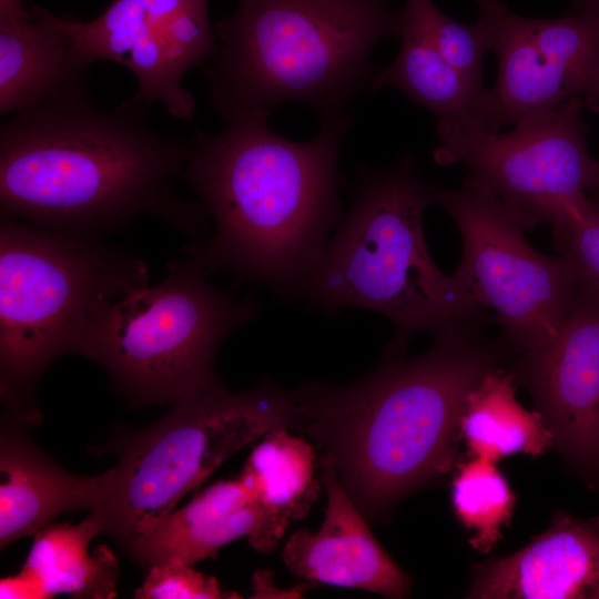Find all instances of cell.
Listing matches in <instances>:
<instances>
[{
  "label": "cell",
  "instance_id": "obj_16",
  "mask_svg": "<svg viewBox=\"0 0 599 599\" xmlns=\"http://www.w3.org/2000/svg\"><path fill=\"white\" fill-rule=\"evenodd\" d=\"M599 590V516L566 512L520 550L474 569L468 598L596 599Z\"/></svg>",
  "mask_w": 599,
  "mask_h": 599
},
{
  "label": "cell",
  "instance_id": "obj_27",
  "mask_svg": "<svg viewBox=\"0 0 599 599\" xmlns=\"http://www.w3.org/2000/svg\"><path fill=\"white\" fill-rule=\"evenodd\" d=\"M0 598L42 599L45 595L37 580L21 569L18 575L1 579Z\"/></svg>",
  "mask_w": 599,
  "mask_h": 599
},
{
  "label": "cell",
  "instance_id": "obj_4",
  "mask_svg": "<svg viewBox=\"0 0 599 599\" xmlns=\"http://www.w3.org/2000/svg\"><path fill=\"white\" fill-rule=\"evenodd\" d=\"M390 0H237L214 24L204 68L210 101L224 122L303 103L322 122L338 120L370 88V52L397 37Z\"/></svg>",
  "mask_w": 599,
  "mask_h": 599
},
{
  "label": "cell",
  "instance_id": "obj_23",
  "mask_svg": "<svg viewBox=\"0 0 599 599\" xmlns=\"http://www.w3.org/2000/svg\"><path fill=\"white\" fill-rule=\"evenodd\" d=\"M451 481V506L458 521L469 531V545L488 552L510 522L516 495L496 463L469 456L457 461Z\"/></svg>",
  "mask_w": 599,
  "mask_h": 599
},
{
  "label": "cell",
  "instance_id": "obj_2",
  "mask_svg": "<svg viewBox=\"0 0 599 599\" xmlns=\"http://www.w3.org/2000/svg\"><path fill=\"white\" fill-rule=\"evenodd\" d=\"M268 115L245 113L216 134L196 132L183 176L213 224L184 256L233 284L265 285L298 297L343 212L338 159L352 115L321 123L308 141L272 131Z\"/></svg>",
  "mask_w": 599,
  "mask_h": 599
},
{
  "label": "cell",
  "instance_id": "obj_12",
  "mask_svg": "<svg viewBox=\"0 0 599 599\" xmlns=\"http://www.w3.org/2000/svg\"><path fill=\"white\" fill-rule=\"evenodd\" d=\"M498 61L488 89L495 131L585 97L599 73V12L559 19L514 13L502 0H475Z\"/></svg>",
  "mask_w": 599,
  "mask_h": 599
},
{
  "label": "cell",
  "instance_id": "obj_22",
  "mask_svg": "<svg viewBox=\"0 0 599 599\" xmlns=\"http://www.w3.org/2000/svg\"><path fill=\"white\" fill-rule=\"evenodd\" d=\"M511 372L498 366L470 390L459 420V434L469 456L497 463L504 457L544 454L554 446L542 416L527 410L516 398Z\"/></svg>",
  "mask_w": 599,
  "mask_h": 599
},
{
  "label": "cell",
  "instance_id": "obj_18",
  "mask_svg": "<svg viewBox=\"0 0 599 599\" xmlns=\"http://www.w3.org/2000/svg\"><path fill=\"white\" fill-rule=\"evenodd\" d=\"M245 536L260 552L277 546L266 514L238 477L211 485L185 506L171 511L129 555L145 573L170 560L192 566L214 558L223 546Z\"/></svg>",
  "mask_w": 599,
  "mask_h": 599
},
{
  "label": "cell",
  "instance_id": "obj_15",
  "mask_svg": "<svg viewBox=\"0 0 599 599\" xmlns=\"http://www.w3.org/2000/svg\"><path fill=\"white\" fill-rule=\"evenodd\" d=\"M24 420L3 412L0 427V547L33 536L62 512L103 508L118 483L113 467L98 476L63 469L31 439Z\"/></svg>",
  "mask_w": 599,
  "mask_h": 599
},
{
  "label": "cell",
  "instance_id": "obj_20",
  "mask_svg": "<svg viewBox=\"0 0 599 599\" xmlns=\"http://www.w3.org/2000/svg\"><path fill=\"white\" fill-rule=\"evenodd\" d=\"M99 535H103L102 524L94 512L75 525L51 522L33 535L22 569L37 580L45 598L110 599L115 595L119 565L105 545L90 552V542Z\"/></svg>",
  "mask_w": 599,
  "mask_h": 599
},
{
  "label": "cell",
  "instance_id": "obj_7",
  "mask_svg": "<svg viewBox=\"0 0 599 599\" xmlns=\"http://www.w3.org/2000/svg\"><path fill=\"white\" fill-rule=\"evenodd\" d=\"M256 298L217 290L184 256L164 280L128 296L100 297L74 353L98 363L132 406L175 404L221 384L214 358L222 342L253 319Z\"/></svg>",
  "mask_w": 599,
  "mask_h": 599
},
{
  "label": "cell",
  "instance_id": "obj_24",
  "mask_svg": "<svg viewBox=\"0 0 599 599\" xmlns=\"http://www.w3.org/2000/svg\"><path fill=\"white\" fill-rule=\"evenodd\" d=\"M551 227L555 246L578 288L599 295V202L589 197Z\"/></svg>",
  "mask_w": 599,
  "mask_h": 599
},
{
  "label": "cell",
  "instance_id": "obj_10",
  "mask_svg": "<svg viewBox=\"0 0 599 599\" xmlns=\"http://www.w3.org/2000/svg\"><path fill=\"white\" fill-rule=\"evenodd\" d=\"M583 98L514 125L507 133L475 131L439 136V164H463L526 230L551 226L582 205L599 177L588 149Z\"/></svg>",
  "mask_w": 599,
  "mask_h": 599
},
{
  "label": "cell",
  "instance_id": "obj_29",
  "mask_svg": "<svg viewBox=\"0 0 599 599\" xmlns=\"http://www.w3.org/2000/svg\"><path fill=\"white\" fill-rule=\"evenodd\" d=\"M24 0H0V19H10L28 14L23 8Z\"/></svg>",
  "mask_w": 599,
  "mask_h": 599
},
{
  "label": "cell",
  "instance_id": "obj_3",
  "mask_svg": "<svg viewBox=\"0 0 599 599\" xmlns=\"http://www.w3.org/2000/svg\"><path fill=\"white\" fill-rule=\"evenodd\" d=\"M480 326L435 335L414 358L385 348L380 364L354 383L296 388L290 427L333 460L368 521L455 468L466 398L505 358L502 344L488 341Z\"/></svg>",
  "mask_w": 599,
  "mask_h": 599
},
{
  "label": "cell",
  "instance_id": "obj_31",
  "mask_svg": "<svg viewBox=\"0 0 599 599\" xmlns=\"http://www.w3.org/2000/svg\"><path fill=\"white\" fill-rule=\"evenodd\" d=\"M596 599H599V590H598V592H597V595H596Z\"/></svg>",
  "mask_w": 599,
  "mask_h": 599
},
{
  "label": "cell",
  "instance_id": "obj_30",
  "mask_svg": "<svg viewBox=\"0 0 599 599\" xmlns=\"http://www.w3.org/2000/svg\"><path fill=\"white\" fill-rule=\"evenodd\" d=\"M572 10L573 12L586 10L599 12V0H572Z\"/></svg>",
  "mask_w": 599,
  "mask_h": 599
},
{
  "label": "cell",
  "instance_id": "obj_9",
  "mask_svg": "<svg viewBox=\"0 0 599 599\" xmlns=\"http://www.w3.org/2000/svg\"><path fill=\"white\" fill-rule=\"evenodd\" d=\"M435 203L453 217L463 241L453 275L496 313L505 342L520 353L548 342L579 291L566 261L535 250L520 221L469 177L457 189L437 185Z\"/></svg>",
  "mask_w": 599,
  "mask_h": 599
},
{
  "label": "cell",
  "instance_id": "obj_25",
  "mask_svg": "<svg viewBox=\"0 0 599 599\" xmlns=\"http://www.w3.org/2000/svg\"><path fill=\"white\" fill-rule=\"evenodd\" d=\"M429 26L436 45L446 62L466 78L483 83V60L489 50V37L481 21L464 24L455 21L433 2Z\"/></svg>",
  "mask_w": 599,
  "mask_h": 599
},
{
  "label": "cell",
  "instance_id": "obj_8",
  "mask_svg": "<svg viewBox=\"0 0 599 599\" xmlns=\"http://www.w3.org/2000/svg\"><path fill=\"white\" fill-rule=\"evenodd\" d=\"M296 388L271 379L233 393L222 384L171 405L145 428L119 434L113 496L98 511L104 535L128 554L221 464L276 427L292 424Z\"/></svg>",
  "mask_w": 599,
  "mask_h": 599
},
{
  "label": "cell",
  "instance_id": "obj_17",
  "mask_svg": "<svg viewBox=\"0 0 599 599\" xmlns=\"http://www.w3.org/2000/svg\"><path fill=\"white\" fill-rule=\"evenodd\" d=\"M433 0H405L399 10V51L377 70L369 90L396 88L436 118L437 136L475 131L497 132L488 89L450 67L440 54L429 26Z\"/></svg>",
  "mask_w": 599,
  "mask_h": 599
},
{
  "label": "cell",
  "instance_id": "obj_28",
  "mask_svg": "<svg viewBox=\"0 0 599 599\" xmlns=\"http://www.w3.org/2000/svg\"><path fill=\"white\" fill-rule=\"evenodd\" d=\"M585 104L593 112L599 113V73L595 79L591 88L583 97ZM588 196L593 201L599 202V177L593 187L589 191Z\"/></svg>",
  "mask_w": 599,
  "mask_h": 599
},
{
  "label": "cell",
  "instance_id": "obj_13",
  "mask_svg": "<svg viewBox=\"0 0 599 599\" xmlns=\"http://www.w3.org/2000/svg\"><path fill=\"white\" fill-rule=\"evenodd\" d=\"M567 464L599 489V295L578 291L557 333L512 362Z\"/></svg>",
  "mask_w": 599,
  "mask_h": 599
},
{
  "label": "cell",
  "instance_id": "obj_1",
  "mask_svg": "<svg viewBox=\"0 0 599 599\" xmlns=\"http://www.w3.org/2000/svg\"><path fill=\"white\" fill-rule=\"evenodd\" d=\"M146 106L103 110L88 92L16 113L0 130L1 217L101 240L148 214L204 241V205L173 187L191 141L155 130Z\"/></svg>",
  "mask_w": 599,
  "mask_h": 599
},
{
  "label": "cell",
  "instance_id": "obj_26",
  "mask_svg": "<svg viewBox=\"0 0 599 599\" xmlns=\"http://www.w3.org/2000/svg\"><path fill=\"white\" fill-rule=\"evenodd\" d=\"M138 599H221L241 598L222 589L213 576L196 571L191 565L170 560L155 565L134 592Z\"/></svg>",
  "mask_w": 599,
  "mask_h": 599
},
{
  "label": "cell",
  "instance_id": "obj_5",
  "mask_svg": "<svg viewBox=\"0 0 599 599\" xmlns=\"http://www.w3.org/2000/svg\"><path fill=\"white\" fill-rule=\"evenodd\" d=\"M436 191L408 154L380 171L362 169L351 207L300 298L326 313L352 307L386 316L396 327L386 348L397 351L418 332L483 324L485 308L428 252L423 215Z\"/></svg>",
  "mask_w": 599,
  "mask_h": 599
},
{
  "label": "cell",
  "instance_id": "obj_19",
  "mask_svg": "<svg viewBox=\"0 0 599 599\" xmlns=\"http://www.w3.org/2000/svg\"><path fill=\"white\" fill-rule=\"evenodd\" d=\"M88 64L51 12L0 19V112L88 93Z\"/></svg>",
  "mask_w": 599,
  "mask_h": 599
},
{
  "label": "cell",
  "instance_id": "obj_6",
  "mask_svg": "<svg viewBox=\"0 0 599 599\" xmlns=\"http://www.w3.org/2000/svg\"><path fill=\"white\" fill-rule=\"evenodd\" d=\"M149 285L146 264L103 243L0 221V394L4 410L33 426L35 390L50 364L74 353L100 297Z\"/></svg>",
  "mask_w": 599,
  "mask_h": 599
},
{
  "label": "cell",
  "instance_id": "obj_11",
  "mask_svg": "<svg viewBox=\"0 0 599 599\" xmlns=\"http://www.w3.org/2000/svg\"><path fill=\"white\" fill-rule=\"evenodd\" d=\"M55 21L84 63L110 60L135 75L134 101L162 102L173 118L193 120L195 100L182 78L215 53L209 0H111L91 21Z\"/></svg>",
  "mask_w": 599,
  "mask_h": 599
},
{
  "label": "cell",
  "instance_id": "obj_14",
  "mask_svg": "<svg viewBox=\"0 0 599 599\" xmlns=\"http://www.w3.org/2000/svg\"><path fill=\"white\" fill-rule=\"evenodd\" d=\"M318 463L326 491L324 520L316 531L302 528L290 536L282 550L285 566L309 583L407 597L410 577L375 538L333 460L319 454Z\"/></svg>",
  "mask_w": 599,
  "mask_h": 599
},
{
  "label": "cell",
  "instance_id": "obj_21",
  "mask_svg": "<svg viewBox=\"0 0 599 599\" xmlns=\"http://www.w3.org/2000/svg\"><path fill=\"white\" fill-rule=\"evenodd\" d=\"M287 428L276 427L265 434L240 475L266 514L276 544L293 521L307 514L322 484L314 447Z\"/></svg>",
  "mask_w": 599,
  "mask_h": 599
}]
</instances>
